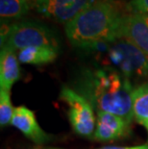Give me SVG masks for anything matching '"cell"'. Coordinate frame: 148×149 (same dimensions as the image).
<instances>
[{
  "mask_svg": "<svg viewBox=\"0 0 148 149\" xmlns=\"http://www.w3.org/2000/svg\"><path fill=\"white\" fill-rule=\"evenodd\" d=\"M71 87L96 112L113 113L130 122L133 120L132 93L135 88L131 80L115 69L108 66L83 68L74 77Z\"/></svg>",
  "mask_w": 148,
  "mask_h": 149,
  "instance_id": "obj_1",
  "label": "cell"
},
{
  "mask_svg": "<svg viewBox=\"0 0 148 149\" xmlns=\"http://www.w3.org/2000/svg\"><path fill=\"white\" fill-rule=\"evenodd\" d=\"M122 15L114 2L96 0L65 24V31L75 48L86 49L119 38Z\"/></svg>",
  "mask_w": 148,
  "mask_h": 149,
  "instance_id": "obj_2",
  "label": "cell"
},
{
  "mask_svg": "<svg viewBox=\"0 0 148 149\" xmlns=\"http://www.w3.org/2000/svg\"><path fill=\"white\" fill-rule=\"evenodd\" d=\"M84 50L93 54L100 66L114 68L129 80L148 78V58L123 38L95 43Z\"/></svg>",
  "mask_w": 148,
  "mask_h": 149,
  "instance_id": "obj_3",
  "label": "cell"
},
{
  "mask_svg": "<svg viewBox=\"0 0 148 149\" xmlns=\"http://www.w3.org/2000/svg\"><path fill=\"white\" fill-rule=\"evenodd\" d=\"M1 48L19 51L32 46L60 48V40L55 31L36 20H21L15 23L1 22Z\"/></svg>",
  "mask_w": 148,
  "mask_h": 149,
  "instance_id": "obj_4",
  "label": "cell"
},
{
  "mask_svg": "<svg viewBox=\"0 0 148 149\" xmlns=\"http://www.w3.org/2000/svg\"><path fill=\"white\" fill-rule=\"evenodd\" d=\"M59 97L68 107V119L73 131L81 137H93L97 118L91 104L69 86L61 88Z\"/></svg>",
  "mask_w": 148,
  "mask_h": 149,
  "instance_id": "obj_5",
  "label": "cell"
},
{
  "mask_svg": "<svg viewBox=\"0 0 148 149\" xmlns=\"http://www.w3.org/2000/svg\"><path fill=\"white\" fill-rule=\"evenodd\" d=\"M95 1L96 0H35L34 8L46 18L67 24Z\"/></svg>",
  "mask_w": 148,
  "mask_h": 149,
  "instance_id": "obj_6",
  "label": "cell"
},
{
  "mask_svg": "<svg viewBox=\"0 0 148 149\" xmlns=\"http://www.w3.org/2000/svg\"><path fill=\"white\" fill-rule=\"evenodd\" d=\"M119 38L129 40L148 58V14L122 15Z\"/></svg>",
  "mask_w": 148,
  "mask_h": 149,
  "instance_id": "obj_7",
  "label": "cell"
},
{
  "mask_svg": "<svg viewBox=\"0 0 148 149\" xmlns=\"http://www.w3.org/2000/svg\"><path fill=\"white\" fill-rule=\"evenodd\" d=\"M131 122L121 116L106 112H97L94 139L101 142L113 141L129 134Z\"/></svg>",
  "mask_w": 148,
  "mask_h": 149,
  "instance_id": "obj_8",
  "label": "cell"
},
{
  "mask_svg": "<svg viewBox=\"0 0 148 149\" xmlns=\"http://www.w3.org/2000/svg\"><path fill=\"white\" fill-rule=\"evenodd\" d=\"M11 124L37 144L45 143L50 139L49 135L40 126L35 113L25 106L15 108Z\"/></svg>",
  "mask_w": 148,
  "mask_h": 149,
  "instance_id": "obj_9",
  "label": "cell"
},
{
  "mask_svg": "<svg viewBox=\"0 0 148 149\" xmlns=\"http://www.w3.org/2000/svg\"><path fill=\"white\" fill-rule=\"evenodd\" d=\"M20 78L17 54L11 49L1 48L0 53V90L11 91Z\"/></svg>",
  "mask_w": 148,
  "mask_h": 149,
  "instance_id": "obj_10",
  "label": "cell"
},
{
  "mask_svg": "<svg viewBox=\"0 0 148 149\" xmlns=\"http://www.w3.org/2000/svg\"><path fill=\"white\" fill-rule=\"evenodd\" d=\"M59 49L50 46H32L17 51L20 64L44 65L51 64L58 58Z\"/></svg>",
  "mask_w": 148,
  "mask_h": 149,
  "instance_id": "obj_11",
  "label": "cell"
},
{
  "mask_svg": "<svg viewBox=\"0 0 148 149\" xmlns=\"http://www.w3.org/2000/svg\"><path fill=\"white\" fill-rule=\"evenodd\" d=\"M35 0H0L1 22H11L22 18L34 8Z\"/></svg>",
  "mask_w": 148,
  "mask_h": 149,
  "instance_id": "obj_12",
  "label": "cell"
},
{
  "mask_svg": "<svg viewBox=\"0 0 148 149\" xmlns=\"http://www.w3.org/2000/svg\"><path fill=\"white\" fill-rule=\"evenodd\" d=\"M132 109L134 118L142 124L148 120V81L134 88L132 93Z\"/></svg>",
  "mask_w": 148,
  "mask_h": 149,
  "instance_id": "obj_13",
  "label": "cell"
},
{
  "mask_svg": "<svg viewBox=\"0 0 148 149\" xmlns=\"http://www.w3.org/2000/svg\"><path fill=\"white\" fill-rule=\"evenodd\" d=\"M15 112V108L12 105L10 91L0 90V125L5 127L11 123Z\"/></svg>",
  "mask_w": 148,
  "mask_h": 149,
  "instance_id": "obj_14",
  "label": "cell"
},
{
  "mask_svg": "<svg viewBox=\"0 0 148 149\" xmlns=\"http://www.w3.org/2000/svg\"><path fill=\"white\" fill-rule=\"evenodd\" d=\"M126 9L130 14H148V0H130Z\"/></svg>",
  "mask_w": 148,
  "mask_h": 149,
  "instance_id": "obj_15",
  "label": "cell"
},
{
  "mask_svg": "<svg viewBox=\"0 0 148 149\" xmlns=\"http://www.w3.org/2000/svg\"><path fill=\"white\" fill-rule=\"evenodd\" d=\"M44 149H62V148L46 147ZM98 149H148V143L142 145H135V146H105Z\"/></svg>",
  "mask_w": 148,
  "mask_h": 149,
  "instance_id": "obj_16",
  "label": "cell"
},
{
  "mask_svg": "<svg viewBox=\"0 0 148 149\" xmlns=\"http://www.w3.org/2000/svg\"><path fill=\"white\" fill-rule=\"evenodd\" d=\"M142 125L144 126V127H145V129L147 130V132H148V120H147V121H144L142 123Z\"/></svg>",
  "mask_w": 148,
  "mask_h": 149,
  "instance_id": "obj_17",
  "label": "cell"
}]
</instances>
